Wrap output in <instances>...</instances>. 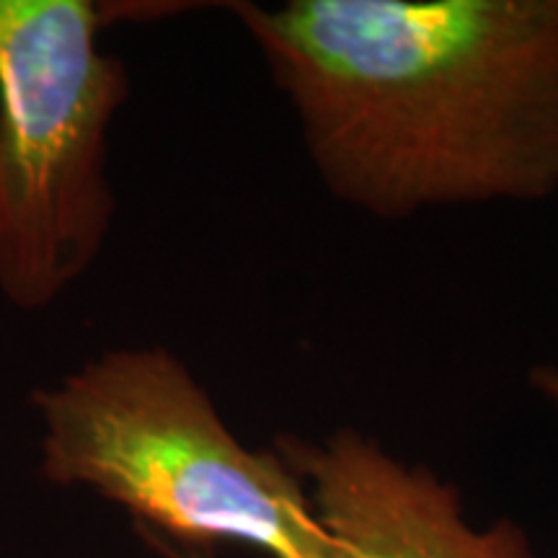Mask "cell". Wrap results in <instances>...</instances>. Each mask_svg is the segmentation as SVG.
<instances>
[{
    "label": "cell",
    "mask_w": 558,
    "mask_h": 558,
    "mask_svg": "<svg viewBox=\"0 0 558 558\" xmlns=\"http://www.w3.org/2000/svg\"><path fill=\"white\" fill-rule=\"evenodd\" d=\"M320 179L378 218L558 192V0L233 3Z\"/></svg>",
    "instance_id": "6da1fadb"
},
{
    "label": "cell",
    "mask_w": 558,
    "mask_h": 558,
    "mask_svg": "<svg viewBox=\"0 0 558 558\" xmlns=\"http://www.w3.org/2000/svg\"><path fill=\"white\" fill-rule=\"evenodd\" d=\"M41 476L128 509L143 538L207 554L222 541L269 558H341L303 481L275 448L241 442L163 347L114 349L37 388Z\"/></svg>",
    "instance_id": "7a4b0ae2"
},
{
    "label": "cell",
    "mask_w": 558,
    "mask_h": 558,
    "mask_svg": "<svg viewBox=\"0 0 558 558\" xmlns=\"http://www.w3.org/2000/svg\"><path fill=\"white\" fill-rule=\"evenodd\" d=\"M145 541H148L153 548L163 550V554H166V556H169V558H209L207 554H194V550H181V548L166 546V543H160V541H153V538H145Z\"/></svg>",
    "instance_id": "8992f818"
},
{
    "label": "cell",
    "mask_w": 558,
    "mask_h": 558,
    "mask_svg": "<svg viewBox=\"0 0 558 558\" xmlns=\"http://www.w3.org/2000/svg\"><path fill=\"white\" fill-rule=\"evenodd\" d=\"M530 386H533L538 393H543L550 403H556L558 407V367L538 365L533 373H530Z\"/></svg>",
    "instance_id": "5b68a950"
},
{
    "label": "cell",
    "mask_w": 558,
    "mask_h": 558,
    "mask_svg": "<svg viewBox=\"0 0 558 558\" xmlns=\"http://www.w3.org/2000/svg\"><path fill=\"white\" fill-rule=\"evenodd\" d=\"M275 450L303 481L341 558H535L518 522L471 525L456 486L357 429L318 442L284 435Z\"/></svg>",
    "instance_id": "277c9868"
},
{
    "label": "cell",
    "mask_w": 558,
    "mask_h": 558,
    "mask_svg": "<svg viewBox=\"0 0 558 558\" xmlns=\"http://www.w3.org/2000/svg\"><path fill=\"white\" fill-rule=\"evenodd\" d=\"M90 0H0V290L47 308L109 235V124L130 94Z\"/></svg>",
    "instance_id": "3957f363"
}]
</instances>
